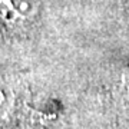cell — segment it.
Segmentation results:
<instances>
[{"instance_id": "6da1fadb", "label": "cell", "mask_w": 129, "mask_h": 129, "mask_svg": "<svg viewBox=\"0 0 129 129\" xmlns=\"http://www.w3.org/2000/svg\"><path fill=\"white\" fill-rule=\"evenodd\" d=\"M37 13L33 0H0V20L9 27H19L30 22Z\"/></svg>"}, {"instance_id": "7a4b0ae2", "label": "cell", "mask_w": 129, "mask_h": 129, "mask_svg": "<svg viewBox=\"0 0 129 129\" xmlns=\"http://www.w3.org/2000/svg\"><path fill=\"white\" fill-rule=\"evenodd\" d=\"M14 106V93L13 90L0 83V122L5 120L10 115Z\"/></svg>"}]
</instances>
